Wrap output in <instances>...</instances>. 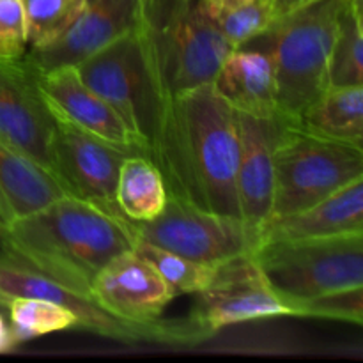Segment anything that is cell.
I'll use <instances>...</instances> for the list:
<instances>
[{
	"label": "cell",
	"mask_w": 363,
	"mask_h": 363,
	"mask_svg": "<svg viewBox=\"0 0 363 363\" xmlns=\"http://www.w3.org/2000/svg\"><path fill=\"white\" fill-rule=\"evenodd\" d=\"M151 160L162 170L169 195L206 211L241 218L236 194L238 112L211 82L167 105Z\"/></svg>",
	"instance_id": "6da1fadb"
},
{
	"label": "cell",
	"mask_w": 363,
	"mask_h": 363,
	"mask_svg": "<svg viewBox=\"0 0 363 363\" xmlns=\"http://www.w3.org/2000/svg\"><path fill=\"white\" fill-rule=\"evenodd\" d=\"M133 223L71 195L0 233V252L53 282L91 296L96 277L117 255L135 248Z\"/></svg>",
	"instance_id": "7a4b0ae2"
},
{
	"label": "cell",
	"mask_w": 363,
	"mask_h": 363,
	"mask_svg": "<svg viewBox=\"0 0 363 363\" xmlns=\"http://www.w3.org/2000/svg\"><path fill=\"white\" fill-rule=\"evenodd\" d=\"M137 34L160 119L176 96L213 82L233 50L202 0H142Z\"/></svg>",
	"instance_id": "3957f363"
},
{
	"label": "cell",
	"mask_w": 363,
	"mask_h": 363,
	"mask_svg": "<svg viewBox=\"0 0 363 363\" xmlns=\"http://www.w3.org/2000/svg\"><path fill=\"white\" fill-rule=\"evenodd\" d=\"M344 2L312 0L252 39L272 53L279 113L289 123L328 89L330 53Z\"/></svg>",
	"instance_id": "277c9868"
},
{
	"label": "cell",
	"mask_w": 363,
	"mask_h": 363,
	"mask_svg": "<svg viewBox=\"0 0 363 363\" xmlns=\"http://www.w3.org/2000/svg\"><path fill=\"white\" fill-rule=\"evenodd\" d=\"M254 259L291 315L301 301L363 287V234L261 241Z\"/></svg>",
	"instance_id": "5b68a950"
},
{
	"label": "cell",
	"mask_w": 363,
	"mask_h": 363,
	"mask_svg": "<svg viewBox=\"0 0 363 363\" xmlns=\"http://www.w3.org/2000/svg\"><path fill=\"white\" fill-rule=\"evenodd\" d=\"M363 177V145L326 140L287 124L275 155L272 218L323 201Z\"/></svg>",
	"instance_id": "8992f818"
},
{
	"label": "cell",
	"mask_w": 363,
	"mask_h": 363,
	"mask_svg": "<svg viewBox=\"0 0 363 363\" xmlns=\"http://www.w3.org/2000/svg\"><path fill=\"white\" fill-rule=\"evenodd\" d=\"M0 291L9 300L13 298H43L73 312L77 328L124 344H167V346H195L209 339V333L199 328L190 318L152 323H138L119 318L106 311L94 298L80 294L73 289L53 282L48 277L39 275L0 252Z\"/></svg>",
	"instance_id": "52a82bcc"
},
{
	"label": "cell",
	"mask_w": 363,
	"mask_h": 363,
	"mask_svg": "<svg viewBox=\"0 0 363 363\" xmlns=\"http://www.w3.org/2000/svg\"><path fill=\"white\" fill-rule=\"evenodd\" d=\"M74 69L85 85L116 110L151 158L158 133L160 106L137 28L89 55Z\"/></svg>",
	"instance_id": "ba28073f"
},
{
	"label": "cell",
	"mask_w": 363,
	"mask_h": 363,
	"mask_svg": "<svg viewBox=\"0 0 363 363\" xmlns=\"http://www.w3.org/2000/svg\"><path fill=\"white\" fill-rule=\"evenodd\" d=\"M133 230L137 240L211 266L254 254L261 241L241 218L206 211L172 195L155 220L133 223Z\"/></svg>",
	"instance_id": "9c48e42d"
},
{
	"label": "cell",
	"mask_w": 363,
	"mask_h": 363,
	"mask_svg": "<svg viewBox=\"0 0 363 363\" xmlns=\"http://www.w3.org/2000/svg\"><path fill=\"white\" fill-rule=\"evenodd\" d=\"M195 296L190 319L211 337L227 326L291 315L262 277L254 254L216 266L209 286Z\"/></svg>",
	"instance_id": "30bf717a"
},
{
	"label": "cell",
	"mask_w": 363,
	"mask_h": 363,
	"mask_svg": "<svg viewBox=\"0 0 363 363\" xmlns=\"http://www.w3.org/2000/svg\"><path fill=\"white\" fill-rule=\"evenodd\" d=\"M52 113L55 117L52 174L64 194L123 216L116 202V184L121 163L130 155L74 126L53 110Z\"/></svg>",
	"instance_id": "8fae6325"
},
{
	"label": "cell",
	"mask_w": 363,
	"mask_h": 363,
	"mask_svg": "<svg viewBox=\"0 0 363 363\" xmlns=\"http://www.w3.org/2000/svg\"><path fill=\"white\" fill-rule=\"evenodd\" d=\"M55 117L27 59H0V142L52 174ZM53 176V174H52Z\"/></svg>",
	"instance_id": "7c38bea8"
},
{
	"label": "cell",
	"mask_w": 363,
	"mask_h": 363,
	"mask_svg": "<svg viewBox=\"0 0 363 363\" xmlns=\"http://www.w3.org/2000/svg\"><path fill=\"white\" fill-rule=\"evenodd\" d=\"M289 121L282 116L259 117L238 112L240 160L236 194L240 216L261 238V229L272 216L275 188V155ZM261 243V241H259Z\"/></svg>",
	"instance_id": "4fadbf2b"
},
{
	"label": "cell",
	"mask_w": 363,
	"mask_h": 363,
	"mask_svg": "<svg viewBox=\"0 0 363 363\" xmlns=\"http://www.w3.org/2000/svg\"><path fill=\"white\" fill-rule=\"evenodd\" d=\"M142 0H84L73 23L53 41L32 48L27 59L35 69L77 66L89 55L137 28Z\"/></svg>",
	"instance_id": "5bb4252c"
},
{
	"label": "cell",
	"mask_w": 363,
	"mask_h": 363,
	"mask_svg": "<svg viewBox=\"0 0 363 363\" xmlns=\"http://www.w3.org/2000/svg\"><path fill=\"white\" fill-rule=\"evenodd\" d=\"M38 84L50 108L60 117L126 155L147 156L144 145L128 130L116 110L84 84L74 66L38 69Z\"/></svg>",
	"instance_id": "9a60e30c"
},
{
	"label": "cell",
	"mask_w": 363,
	"mask_h": 363,
	"mask_svg": "<svg viewBox=\"0 0 363 363\" xmlns=\"http://www.w3.org/2000/svg\"><path fill=\"white\" fill-rule=\"evenodd\" d=\"M91 298L119 318L152 323L177 298L169 284L135 250L110 261L96 277Z\"/></svg>",
	"instance_id": "2e32d148"
},
{
	"label": "cell",
	"mask_w": 363,
	"mask_h": 363,
	"mask_svg": "<svg viewBox=\"0 0 363 363\" xmlns=\"http://www.w3.org/2000/svg\"><path fill=\"white\" fill-rule=\"evenodd\" d=\"M211 84L236 112L259 117L280 116L275 67L266 46L250 41L230 50Z\"/></svg>",
	"instance_id": "e0dca14e"
},
{
	"label": "cell",
	"mask_w": 363,
	"mask_h": 363,
	"mask_svg": "<svg viewBox=\"0 0 363 363\" xmlns=\"http://www.w3.org/2000/svg\"><path fill=\"white\" fill-rule=\"evenodd\" d=\"M350 234H363V177L308 208L268 220L261 229V241L314 240Z\"/></svg>",
	"instance_id": "ac0fdd59"
},
{
	"label": "cell",
	"mask_w": 363,
	"mask_h": 363,
	"mask_svg": "<svg viewBox=\"0 0 363 363\" xmlns=\"http://www.w3.org/2000/svg\"><path fill=\"white\" fill-rule=\"evenodd\" d=\"M60 195L64 190L48 170L0 142V233Z\"/></svg>",
	"instance_id": "d6986e66"
},
{
	"label": "cell",
	"mask_w": 363,
	"mask_h": 363,
	"mask_svg": "<svg viewBox=\"0 0 363 363\" xmlns=\"http://www.w3.org/2000/svg\"><path fill=\"white\" fill-rule=\"evenodd\" d=\"M294 124L326 140L363 145V85L326 89Z\"/></svg>",
	"instance_id": "ffe728a7"
},
{
	"label": "cell",
	"mask_w": 363,
	"mask_h": 363,
	"mask_svg": "<svg viewBox=\"0 0 363 363\" xmlns=\"http://www.w3.org/2000/svg\"><path fill=\"white\" fill-rule=\"evenodd\" d=\"M169 199L162 170L149 156L130 155L123 160L116 184L119 211L131 223H145L163 211Z\"/></svg>",
	"instance_id": "44dd1931"
},
{
	"label": "cell",
	"mask_w": 363,
	"mask_h": 363,
	"mask_svg": "<svg viewBox=\"0 0 363 363\" xmlns=\"http://www.w3.org/2000/svg\"><path fill=\"white\" fill-rule=\"evenodd\" d=\"M363 0H346L340 9L328 67L330 87L363 85Z\"/></svg>",
	"instance_id": "7402d4cb"
},
{
	"label": "cell",
	"mask_w": 363,
	"mask_h": 363,
	"mask_svg": "<svg viewBox=\"0 0 363 363\" xmlns=\"http://www.w3.org/2000/svg\"><path fill=\"white\" fill-rule=\"evenodd\" d=\"M133 250L156 269V273L169 284L170 289L177 296L199 294L209 286L215 277L216 266L191 261V259L174 254L165 248L156 247V245L145 243V241H135Z\"/></svg>",
	"instance_id": "603a6c76"
},
{
	"label": "cell",
	"mask_w": 363,
	"mask_h": 363,
	"mask_svg": "<svg viewBox=\"0 0 363 363\" xmlns=\"http://www.w3.org/2000/svg\"><path fill=\"white\" fill-rule=\"evenodd\" d=\"M7 312L11 330L18 344L77 328V318L73 312L43 298H13Z\"/></svg>",
	"instance_id": "cb8c5ba5"
},
{
	"label": "cell",
	"mask_w": 363,
	"mask_h": 363,
	"mask_svg": "<svg viewBox=\"0 0 363 363\" xmlns=\"http://www.w3.org/2000/svg\"><path fill=\"white\" fill-rule=\"evenodd\" d=\"M27 20L28 50L39 48L62 34L77 14L84 0H21Z\"/></svg>",
	"instance_id": "d4e9b609"
},
{
	"label": "cell",
	"mask_w": 363,
	"mask_h": 363,
	"mask_svg": "<svg viewBox=\"0 0 363 363\" xmlns=\"http://www.w3.org/2000/svg\"><path fill=\"white\" fill-rule=\"evenodd\" d=\"M215 25L230 48H240L273 23L272 0H250L215 14Z\"/></svg>",
	"instance_id": "484cf974"
},
{
	"label": "cell",
	"mask_w": 363,
	"mask_h": 363,
	"mask_svg": "<svg viewBox=\"0 0 363 363\" xmlns=\"http://www.w3.org/2000/svg\"><path fill=\"white\" fill-rule=\"evenodd\" d=\"M294 318H318L332 321L362 325L363 321V287L323 294L301 301L293 308Z\"/></svg>",
	"instance_id": "4316f807"
},
{
	"label": "cell",
	"mask_w": 363,
	"mask_h": 363,
	"mask_svg": "<svg viewBox=\"0 0 363 363\" xmlns=\"http://www.w3.org/2000/svg\"><path fill=\"white\" fill-rule=\"evenodd\" d=\"M28 52L27 20L21 0H0V59H20Z\"/></svg>",
	"instance_id": "83f0119b"
},
{
	"label": "cell",
	"mask_w": 363,
	"mask_h": 363,
	"mask_svg": "<svg viewBox=\"0 0 363 363\" xmlns=\"http://www.w3.org/2000/svg\"><path fill=\"white\" fill-rule=\"evenodd\" d=\"M308 2H312V0H272L273 21L293 13V11L300 9V7H303Z\"/></svg>",
	"instance_id": "f1b7e54d"
},
{
	"label": "cell",
	"mask_w": 363,
	"mask_h": 363,
	"mask_svg": "<svg viewBox=\"0 0 363 363\" xmlns=\"http://www.w3.org/2000/svg\"><path fill=\"white\" fill-rule=\"evenodd\" d=\"M18 346L16 339L13 335V330H11L9 321L4 318V314L0 312V353H9L14 347Z\"/></svg>",
	"instance_id": "f546056e"
},
{
	"label": "cell",
	"mask_w": 363,
	"mask_h": 363,
	"mask_svg": "<svg viewBox=\"0 0 363 363\" xmlns=\"http://www.w3.org/2000/svg\"><path fill=\"white\" fill-rule=\"evenodd\" d=\"M250 0H202L204 4V9L208 11V14L211 18H215V14H218L220 11L230 9V7L241 6V4H247Z\"/></svg>",
	"instance_id": "4dcf8cb0"
},
{
	"label": "cell",
	"mask_w": 363,
	"mask_h": 363,
	"mask_svg": "<svg viewBox=\"0 0 363 363\" xmlns=\"http://www.w3.org/2000/svg\"><path fill=\"white\" fill-rule=\"evenodd\" d=\"M9 303H11L9 298H7L6 294H4L2 291H0V308H4V311H7V307H9Z\"/></svg>",
	"instance_id": "1f68e13d"
}]
</instances>
